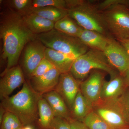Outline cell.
I'll list each match as a JSON object with an SVG mask.
<instances>
[{"label": "cell", "mask_w": 129, "mask_h": 129, "mask_svg": "<svg viewBox=\"0 0 129 129\" xmlns=\"http://www.w3.org/2000/svg\"><path fill=\"white\" fill-rule=\"evenodd\" d=\"M1 13L0 37L3 42L2 57L7 64L4 72L17 66L27 44L37 39L28 28L22 16L7 6Z\"/></svg>", "instance_id": "1"}, {"label": "cell", "mask_w": 129, "mask_h": 129, "mask_svg": "<svg viewBox=\"0 0 129 129\" xmlns=\"http://www.w3.org/2000/svg\"><path fill=\"white\" fill-rule=\"evenodd\" d=\"M42 96L32 88L29 80H25L18 93L2 100L1 104L6 111L16 115L23 127H36L39 118L38 103Z\"/></svg>", "instance_id": "2"}, {"label": "cell", "mask_w": 129, "mask_h": 129, "mask_svg": "<svg viewBox=\"0 0 129 129\" xmlns=\"http://www.w3.org/2000/svg\"><path fill=\"white\" fill-rule=\"evenodd\" d=\"M68 16L84 29L110 36L102 12L96 8V1L66 0Z\"/></svg>", "instance_id": "3"}, {"label": "cell", "mask_w": 129, "mask_h": 129, "mask_svg": "<svg viewBox=\"0 0 129 129\" xmlns=\"http://www.w3.org/2000/svg\"><path fill=\"white\" fill-rule=\"evenodd\" d=\"M95 70L103 71L111 78L119 74L109 63L104 52L91 49L75 59L70 73L75 78L82 81Z\"/></svg>", "instance_id": "4"}, {"label": "cell", "mask_w": 129, "mask_h": 129, "mask_svg": "<svg viewBox=\"0 0 129 129\" xmlns=\"http://www.w3.org/2000/svg\"><path fill=\"white\" fill-rule=\"evenodd\" d=\"M37 39L46 48L64 53L74 59L89 50L79 38L66 34L55 28L37 35Z\"/></svg>", "instance_id": "5"}, {"label": "cell", "mask_w": 129, "mask_h": 129, "mask_svg": "<svg viewBox=\"0 0 129 129\" xmlns=\"http://www.w3.org/2000/svg\"><path fill=\"white\" fill-rule=\"evenodd\" d=\"M102 12L111 36L118 41L129 39V7L117 5Z\"/></svg>", "instance_id": "6"}, {"label": "cell", "mask_w": 129, "mask_h": 129, "mask_svg": "<svg viewBox=\"0 0 129 129\" xmlns=\"http://www.w3.org/2000/svg\"><path fill=\"white\" fill-rule=\"evenodd\" d=\"M93 111L97 114L112 129H129L115 99L109 101L99 100L93 105Z\"/></svg>", "instance_id": "7"}, {"label": "cell", "mask_w": 129, "mask_h": 129, "mask_svg": "<svg viewBox=\"0 0 129 129\" xmlns=\"http://www.w3.org/2000/svg\"><path fill=\"white\" fill-rule=\"evenodd\" d=\"M103 52L109 64L123 76L129 68V55L120 42L111 36Z\"/></svg>", "instance_id": "8"}, {"label": "cell", "mask_w": 129, "mask_h": 129, "mask_svg": "<svg viewBox=\"0 0 129 129\" xmlns=\"http://www.w3.org/2000/svg\"><path fill=\"white\" fill-rule=\"evenodd\" d=\"M46 48L36 39L28 43L24 48L22 68L29 79L38 65L45 58Z\"/></svg>", "instance_id": "9"}, {"label": "cell", "mask_w": 129, "mask_h": 129, "mask_svg": "<svg viewBox=\"0 0 129 129\" xmlns=\"http://www.w3.org/2000/svg\"><path fill=\"white\" fill-rule=\"evenodd\" d=\"M106 73L101 70H94L81 83V92L92 105L100 100Z\"/></svg>", "instance_id": "10"}, {"label": "cell", "mask_w": 129, "mask_h": 129, "mask_svg": "<svg viewBox=\"0 0 129 129\" xmlns=\"http://www.w3.org/2000/svg\"><path fill=\"white\" fill-rule=\"evenodd\" d=\"M82 82L75 78L70 72L61 74L55 90L64 100L72 111L75 100L80 89Z\"/></svg>", "instance_id": "11"}, {"label": "cell", "mask_w": 129, "mask_h": 129, "mask_svg": "<svg viewBox=\"0 0 129 129\" xmlns=\"http://www.w3.org/2000/svg\"><path fill=\"white\" fill-rule=\"evenodd\" d=\"M0 80V98L3 100L9 96L12 92L23 84L25 81L22 68L17 65L1 74Z\"/></svg>", "instance_id": "12"}, {"label": "cell", "mask_w": 129, "mask_h": 129, "mask_svg": "<svg viewBox=\"0 0 129 129\" xmlns=\"http://www.w3.org/2000/svg\"><path fill=\"white\" fill-rule=\"evenodd\" d=\"M61 73L53 68L44 75L29 80L34 90L41 95L55 90L59 81Z\"/></svg>", "instance_id": "13"}, {"label": "cell", "mask_w": 129, "mask_h": 129, "mask_svg": "<svg viewBox=\"0 0 129 129\" xmlns=\"http://www.w3.org/2000/svg\"><path fill=\"white\" fill-rule=\"evenodd\" d=\"M128 88L123 76L120 74L105 80L102 87L100 100L109 101L118 99Z\"/></svg>", "instance_id": "14"}, {"label": "cell", "mask_w": 129, "mask_h": 129, "mask_svg": "<svg viewBox=\"0 0 129 129\" xmlns=\"http://www.w3.org/2000/svg\"><path fill=\"white\" fill-rule=\"evenodd\" d=\"M111 36L83 29L79 38L89 49L104 52Z\"/></svg>", "instance_id": "15"}, {"label": "cell", "mask_w": 129, "mask_h": 129, "mask_svg": "<svg viewBox=\"0 0 129 129\" xmlns=\"http://www.w3.org/2000/svg\"><path fill=\"white\" fill-rule=\"evenodd\" d=\"M48 103L55 117L63 118L69 121L72 118L71 111L62 98L55 91L42 95Z\"/></svg>", "instance_id": "16"}, {"label": "cell", "mask_w": 129, "mask_h": 129, "mask_svg": "<svg viewBox=\"0 0 129 129\" xmlns=\"http://www.w3.org/2000/svg\"><path fill=\"white\" fill-rule=\"evenodd\" d=\"M45 58L50 61L61 74L70 72L75 59L64 53L48 48L46 49Z\"/></svg>", "instance_id": "17"}, {"label": "cell", "mask_w": 129, "mask_h": 129, "mask_svg": "<svg viewBox=\"0 0 129 129\" xmlns=\"http://www.w3.org/2000/svg\"><path fill=\"white\" fill-rule=\"evenodd\" d=\"M28 28L36 35L48 32L54 28L55 23L34 13L22 16Z\"/></svg>", "instance_id": "18"}, {"label": "cell", "mask_w": 129, "mask_h": 129, "mask_svg": "<svg viewBox=\"0 0 129 129\" xmlns=\"http://www.w3.org/2000/svg\"><path fill=\"white\" fill-rule=\"evenodd\" d=\"M39 118L36 127V129H50L55 115L48 103L42 96L38 103Z\"/></svg>", "instance_id": "19"}, {"label": "cell", "mask_w": 129, "mask_h": 129, "mask_svg": "<svg viewBox=\"0 0 129 129\" xmlns=\"http://www.w3.org/2000/svg\"><path fill=\"white\" fill-rule=\"evenodd\" d=\"M93 110V105L85 97L80 90L76 96L71 113L74 119L83 122L84 118Z\"/></svg>", "instance_id": "20"}, {"label": "cell", "mask_w": 129, "mask_h": 129, "mask_svg": "<svg viewBox=\"0 0 129 129\" xmlns=\"http://www.w3.org/2000/svg\"><path fill=\"white\" fill-rule=\"evenodd\" d=\"M31 13L37 14L55 23L68 16L67 9L54 7L34 8L31 11Z\"/></svg>", "instance_id": "21"}, {"label": "cell", "mask_w": 129, "mask_h": 129, "mask_svg": "<svg viewBox=\"0 0 129 129\" xmlns=\"http://www.w3.org/2000/svg\"><path fill=\"white\" fill-rule=\"evenodd\" d=\"M54 28L73 37L79 38L83 28L68 16L56 22Z\"/></svg>", "instance_id": "22"}, {"label": "cell", "mask_w": 129, "mask_h": 129, "mask_svg": "<svg viewBox=\"0 0 129 129\" xmlns=\"http://www.w3.org/2000/svg\"><path fill=\"white\" fill-rule=\"evenodd\" d=\"M83 122L89 129H112L93 110L86 116Z\"/></svg>", "instance_id": "23"}, {"label": "cell", "mask_w": 129, "mask_h": 129, "mask_svg": "<svg viewBox=\"0 0 129 129\" xmlns=\"http://www.w3.org/2000/svg\"><path fill=\"white\" fill-rule=\"evenodd\" d=\"M7 6L21 16L30 13L32 8V0H12L7 1Z\"/></svg>", "instance_id": "24"}, {"label": "cell", "mask_w": 129, "mask_h": 129, "mask_svg": "<svg viewBox=\"0 0 129 129\" xmlns=\"http://www.w3.org/2000/svg\"><path fill=\"white\" fill-rule=\"evenodd\" d=\"M23 127L22 123L16 115L6 111L1 124V129H19Z\"/></svg>", "instance_id": "25"}, {"label": "cell", "mask_w": 129, "mask_h": 129, "mask_svg": "<svg viewBox=\"0 0 129 129\" xmlns=\"http://www.w3.org/2000/svg\"><path fill=\"white\" fill-rule=\"evenodd\" d=\"M115 101L123 117L129 125V88H127L123 94Z\"/></svg>", "instance_id": "26"}, {"label": "cell", "mask_w": 129, "mask_h": 129, "mask_svg": "<svg viewBox=\"0 0 129 129\" xmlns=\"http://www.w3.org/2000/svg\"><path fill=\"white\" fill-rule=\"evenodd\" d=\"M47 7H54L67 9V2L66 0H33V1L32 9L34 8H37Z\"/></svg>", "instance_id": "27"}, {"label": "cell", "mask_w": 129, "mask_h": 129, "mask_svg": "<svg viewBox=\"0 0 129 129\" xmlns=\"http://www.w3.org/2000/svg\"><path fill=\"white\" fill-rule=\"evenodd\" d=\"M95 5L98 10L102 12L112 7L124 5L129 7V0H104L96 1Z\"/></svg>", "instance_id": "28"}, {"label": "cell", "mask_w": 129, "mask_h": 129, "mask_svg": "<svg viewBox=\"0 0 129 129\" xmlns=\"http://www.w3.org/2000/svg\"><path fill=\"white\" fill-rule=\"evenodd\" d=\"M53 68L55 67L46 58H44L35 70L29 79L40 77Z\"/></svg>", "instance_id": "29"}, {"label": "cell", "mask_w": 129, "mask_h": 129, "mask_svg": "<svg viewBox=\"0 0 129 129\" xmlns=\"http://www.w3.org/2000/svg\"><path fill=\"white\" fill-rule=\"evenodd\" d=\"M50 129H72L69 122L63 118L55 117Z\"/></svg>", "instance_id": "30"}, {"label": "cell", "mask_w": 129, "mask_h": 129, "mask_svg": "<svg viewBox=\"0 0 129 129\" xmlns=\"http://www.w3.org/2000/svg\"><path fill=\"white\" fill-rule=\"evenodd\" d=\"M68 121L72 129H89L83 122L78 121L73 118L70 119Z\"/></svg>", "instance_id": "31"}, {"label": "cell", "mask_w": 129, "mask_h": 129, "mask_svg": "<svg viewBox=\"0 0 129 129\" xmlns=\"http://www.w3.org/2000/svg\"><path fill=\"white\" fill-rule=\"evenodd\" d=\"M118 41L119 42L122 46L123 47L129 55V39Z\"/></svg>", "instance_id": "32"}, {"label": "cell", "mask_w": 129, "mask_h": 129, "mask_svg": "<svg viewBox=\"0 0 129 129\" xmlns=\"http://www.w3.org/2000/svg\"><path fill=\"white\" fill-rule=\"evenodd\" d=\"M6 112V111L4 107L2 105V104H0V124L2 122Z\"/></svg>", "instance_id": "33"}, {"label": "cell", "mask_w": 129, "mask_h": 129, "mask_svg": "<svg viewBox=\"0 0 129 129\" xmlns=\"http://www.w3.org/2000/svg\"><path fill=\"white\" fill-rule=\"evenodd\" d=\"M124 78L126 84L129 88V68L123 76Z\"/></svg>", "instance_id": "34"}, {"label": "cell", "mask_w": 129, "mask_h": 129, "mask_svg": "<svg viewBox=\"0 0 129 129\" xmlns=\"http://www.w3.org/2000/svg\"><path fill=\"white\" fill-rule=\"evenodd\" d=\"M34 127L31 125H26V126L23 127V129H34Z\"/></svg>", "instance_id": "35"}, {"label": "cell", "mask_w": 129, "mask_h": 129, "mask_svg": "<svg viewBox=\"0 0 129 129\" xmlns=\"http://www.w3.org/2000/svg\"><path fill=\"white\" fill-rule=\"evenodd\" d=\"M19 129H23V128H22Z\"/></svg>", "instance_id": "36"}, {"label": "cell", "mask_w": 129, "mask_h": 129, "mask_svg": "<svg viewBox=\"0 0 129 129\" xmlns=\"http://www.w3.org/2000/svg\"></svg>", "instance_id": "37"}, {"label": "cell", "mask_w": 129, "mask_h": 129, "mask_svg": "<svg viewBox=\"0 0 129 129\" xmlns=\"http://www.w3.org/2000/svg\"></svg>", "instance_id": "38"}]
</instances>
